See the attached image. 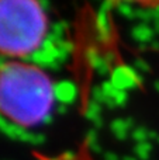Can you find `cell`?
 <instances>
[{
	"label": "cell",
	"instance_id": "cell-17",
	"mask_svg": "<svg viewBox=\"0 0 159 160\" xmlns=\"http://www.w3.org/2000/svg\"><path fill=\"white\" fill-rule=\"evenodd\" d=\"M55 110H56V112L61 114V115H64V114L68 112V107H66V105H64V104H58L55 107Z\"/></svg>",
	"mask_w": 159,
	"mask_h": 160
},
{
	"label": "cell",
	"instance_id": "cell-20",
	"mask_svg": "<svg viewBox=\"0 0 159 160\" xmlns=\"http://www.w3.org/2000/svg\"><path fill=\"white\" fill-rule=\"evenodd\" d=\"M39 6H41V7L44 8L45 11H48V7H49V3L45 2V0H42V2H39Z\"/></svg>",
	"mask_w": 159,
	"mask_h": 160
},
{
	"label": "cell",
	"instance_id": "cell-11",
	"mask_svg": "<svg viewBox=\"0 0 159 160\" xmlns=\"http://www.w3.org/2000/svg\"><path fill=\"white\" fill-rule=\"evenodd\" d=\"M45 141H47V138H45L44 133H33L30 143L33 145V146H39V145L45 143Z\"/></svg>",
	"mask_w": 159,
	"mask_h": 160
},
{
	"label": "cell",
	"instance_id": "cell-9",
	"mask_svg": "<svg viewBox=\"0 0 159 160\" xmlns=\"http://www.w3.org/2000/svg\"><path fill=\"white\" fill-rule=\"evenodd\" d=\"M132 35H134L137 39H140V41H145V39H148L149 37H151V31H149L146 27H142V25H141V27L134 28Z\"/></svg>",
	"mask_w": 159,
	"mask_h": 160
},
{
	"label": "cell",
	"instance_id": "cell-22",
	"mask_svg": "<svg viewBox=\"0 0 159 160\" xmlns=\"http://www.w3.org/2000/svg\"><path fill=\"white\" fill-rule=\"evenodd\" d=\"M124 160H135L134 158H130V156H126V158H124Z\"/></svg>",
	"mask_w": 159,
	"mask_h": 160
},
{
	"label": "cell",
	"instance_id": "cell-1",
	"mask_svg": "<svg viewBox=\"0 0 159 160\" xmlns=\"http://www.w3.org/2000/svg\"><path fill=\"white\" fill-rule=\"evenodd\" d=\"M55 101V83L44 69L16 61L0 68V114L8 122L25 129L44 124Z\"/></svg>",
	"mask_w": 159,
	"mask_h": 160
},
{
	"label": "cell",
	"instance_id": "cell-6",
	"mask_svg": "<svg viewBox=\"0 0 159 160\" xmlns=\"http://www.w3.org/2000/svg\"><path fill=\"white\" fill-rule=\"evenodd\" d=\"M111 131L117 139H126L127 136V125L124 119H114L111 122Z\"/></svg>",
	"mask_w": 159,
	"mask_h": 160
},
{
	"label": "cell",
	"instance_id": "cell-13",
	"mask_svg": "<svg viewBox=\"0 0 159 160\" xmlns=\"http://www.w3.org/2000/svg\"><path fill=\"white\" fill-rule=\"evenodd\" d=\"M115 101V104L117 105H124L126 104V100H127V93L126 91H117V94L114 96V98H113Z\"/></svg>",
	"mask_w": 159,
	"mask_h": 160
},
{
	"label": "cell",
	"instance_id": "cell-10",
	"mask_svg": "<svg viewBox=\"0 0 159 160\" xmlns=\"http://www.w3.org/2000/svg\"><path fill=\"white\" fill-rule=\"evenodd\" d=\"M56 47L59 48L61 51H64V52H66V53H70L73 51V44L70 41H66V39H61V41H58L56 42Z\"/></svg>",
	"mask_w": 159,
	"mask_h": 160
},
{
	"label": "cell",
	"instance_id": "cell-21",
	"mask_svg": "<svg viewBox=\"0 0 159 160\" xmlns=\"http://www.w3.org/2000/svg\"><path fill=\"white\" fill-rule=\"evenodd\" d=\"M6 62H7V61H6V59H4V56H0V68H2L3 65L6 63Z\"/></svg>",
	"mask_w": 159,
	"mask_h": 160
},
{
	"label": "cell",
	"instance_id": "cell-12",
	"mask_svg": "<svg viewBox=\"0 0 159 160\" xmlns=\"http://www.w3.org/2000/svg\"><path fill=\"white\" fill-rule=\"evenodd\" d=\"M115 6H117V10L120 11L123 16H127V17L132 16V8L130 7L128 4H126V3H118V4H115Z\"/></svg>",
	"mask_w": 159,
	"mask_h": 160
},
{
	"label": "cell",
	"instance_id": "cell-18",
	"mask_svg": "<svg viewBox=\"0 0 159 160\" xmlns=\"http://www.w3.org/2000/svg\"><path fill=\"white\" fill-rule=\"evenodd\" d=\"M93 125H95V129H96V128H101V127H103V118H101V117L96 118L95 121H93Z\"/></svg>",
	"mask_w": 159,
	"mask_h": 160
},
{
	"label": "cell",
	"instance_id": "cell-4",
	"mask_svg": "<svg viewBox=\"0 0 159 160\" xmlns=\"http://www.w3.org/2000/svg\"><path fill=\"white\" fill-rule=\"evenodd\" d=\"M78 97V87L70 80H61L55 83V100L59 104H73Z\"/></svg>",
	"mask_w": 159,
	"mask_h": 160
},
{
	"label": "cell",
	"instance_id": "cell-2",
	"mask_svg": "<svg viewBox=\"0 0 159 160\" xmlns=\"http://www.w3.org/2000/svg\"><path fill=\"white\" fill-rule=\"evenodd\" d=\"M47 11L35 0H0V56L30 58L48 35Z\"/></svg>",
	"mask_w": 159,
	"mask_h": 160
},
{
	"label": "cell",
	"instance_id": "cell-7",
	"mask_svg": "<svg viewBox=\"0 0 159 160\" xmlns=\"http://www.w3.org/2000/svg\"><path fill=\"white\" fill-rule=\"evenodd\" d=\"M107 98H109V97L104 96L101 88L99 87V86H93L92 87V100L93 101L99 102V104H106Z\"/></svg>",
	"mask_w": 159,
	"mask_h": 160
},
{
	"label": "cell",
	"instance_id": "cell-15",
	"mask_svg": "<svg viewBox=\"0 0 159 160\" xmlns=\"http://www.w3.org/2000/svg\"><path fill=\"white\" fill-rule=\"evenodd\" d=\"M69 59V53L64 52V51L59 49V53H58V58H56V61L59 62V63H65V62Z\"/></svg>",
	"mask_w": 159,
	"mask_h": 160
},
{
	"label": "cell",
	"instance_id": "cell-8",
	"mask_svg": "<svg viewBox=\"0 0 159 160\" xmlns=\"http://www.w3.org/2000/svg\"><path fill=\"white\" fill-rule=\"evenodd\" d=\"M100 88H101V91H103V94L106 97H109V98H114V96L117 94V88L114 87V86L111 84V82H103L101 83V86H100Z\"/></svg>",
	"mask_w": 159,
	"mask_h": 160
},
{
	"label": "cell",
	"instance_id": "cell-3",
	"mask_svg": "<svg viewBox=\"0 0 159 160\" xmlns=\"http://www.w3.org/2000/svg\"><path fill=\"white\" fill-rule=\"evenodd\" d=\"M111 84L114 86L117 90L120 91H126L127 88L135 87L138 82H140V78L138 75L134 72V69L128 66H123V68H115L111 72V79H110Z\"/></svg>",
	"mask_w": 159,
	"mask_h": 160
},
{
	"label": "cell",
	"instance_id": "cell-5",
	"mask_svg": "<svg viewBox=\"0 0 159 160\" xmlns=\"http://www.w3.org/2000/svg\"><path fill=\"white\" fill-rule=\"evenodd\" d=\"M100 112H101V104H99V102L96 101H89V104H87V108L86 111H85V117H86L89 121H95L96 118H99L100 117Z\"/></svg>",
	"mask_w": 159,
	"mask_h": 160
},
{
	"label": "cell",
	"instance_id": "cell-16",
	"mask_svg": "<svg viewBox=\"0 0 159 160\" xmlns=\"http://www.w3.org/2000/svg\"><path fill=\"white\" fill-rule=\"evenodd\" d=\"M47 69H49V70H55V72H58V70L61 69V63H59L58 61H54V62H51V63L48 65Z\"/></svg>",
	"mask_w": 159,
	"mask_h": 160
},
{
	"label": "cell",
	"instance_id": "cell-14",
	"mask_svg": "<svg viewBox=\"0 0 159 160\" xmlns=\"http://www.w3.org/2000/svg\"><path fill=\"white\" fill-rule=\"evenodd\" d=\"M132 136H134L137 141H144L145 139V131L142 129V128H140V129H137V131H134V133H132Z\"/></svg>",
	"mask_w": 159,
	"mask_h": 160
},
{
	"label": "cell",
	"instance_id": "cell-19",
	"mask_svg": "<svg viewBox=\"0 0 159 160\" xmlns=\"http://www.w3.org/2000/svg\"><path fill=\"white\" fill-rule=\"evenodd\" d=\"M54 122V115L51 114V115H48L47 118H45V121H44V125H51Z\"/></svg>",
	"mask_w": 159,
	"mask_h": 160
}]
</instances>
